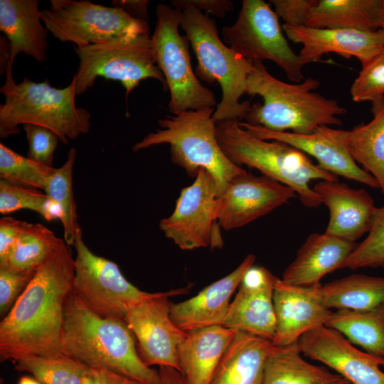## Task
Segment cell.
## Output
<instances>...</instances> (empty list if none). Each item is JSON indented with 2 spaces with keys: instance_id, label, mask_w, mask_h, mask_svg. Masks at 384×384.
Returning a JSON list of instances; mask_svg holds the SVG:
<instances>
[{
  "instance_id": "cell-23",
  "label": "cell",
  "mask_w": 384,
  "mask_h": 384,
  "mask_svg": "<svg viewBox=\"0 0 384 384\" xmlns=\"http://www.w3.org/2000/svg\"><path fill=\"white\" fill-rule=\"evenodd\" d=\"M356 245V242L326 233L311 234L297 251L294 260L284 271L281 280L297 287L317 286L323 277L343 268L345 262Z\"/></svg>"
},
{
  "instance_id": "cell-21",
  "label": "cell",
  "mask_w": 384,
  "mask_h": 384,
  "mask_svg": "<svg viewBox=\"0 0 384 384\" xmlns=\"http://www.w3.org/2000/svg\"><path fill=\"white\" fill-rule=\"evenodd\" d=\"M255 256L247 255L230 273L203 288L183 302L171 304V318L180 329L188 332L213 326H223L230 299L245 272L254 265Z\"/></svg>"
},
{
  "instance_id": "cell-40",
  "label": "cell",
  "mask_w": 384,
  "mask_h": 384,
  "mask_svg": "<svg viewBox=\"0 0 384 384\" xmlns=\"http://www.w3.org/2000/svg\"><path fill=\"white\" fill-rule=\"evenodd\" d=\"M36 270L16 271L0 267V314L5 316L33 278Z\"/></svg>"
},
{
  "instance_id": "cell-10",
  "label": "cell",
  "mask_w": 384,
  "mask_h": 384,
  "mask_svg": "<svg viewBox=\"0 0 384 384\" xmlns=\"http://www.w3.org/2000/svg\"><path fill=\"white\" fill-rule=\"evenodd\" d=\"M41 19L53 37L77 47L149 34L146 21L136 19L119 8L88 0H51L50 6L41 11Z\"/></svg>"
},
{
  "instance_id": "cell-49",
  "label": "cell",
  "mask_w": 384,
  "mask_h": 384,
  "mask_svg": "<svg viewBox=\"0 0 384 384\" xmlns=\"http://www.w3.org/2000/svg\"><path fill=\"white\" fill-rule=\"evenodd\" d=\"M18 384H41L36 378L29 376H21L19 378Z\"/></svg>"
},
{
  "instance_id": "cell-2",
  "label": "cell",
  "mask_w": 384,
  "mask_h": 384,
  "mask_svg": "<svg viewBox=\"0 0 384 384\" xmlns=\"http://www.w3.org/2000/svg\"><path fill=\"white\" fill-rule=\"evenodd\" d=\"M135 337L123 319L102 317L72 292L64 309V356L89 367H102L148 384H160L159 370L139 357Z\"/></svg>"
},
{
  "instance_id": "cell-20",
  "label": "cell",
  "mask_w": 384,
  "mask_h": 384,
  "mask_svg": "<svg viewBox=\"0 0 384 384\" xmlns=\"http://www.w3.org/2000/svg\"><path fill=\"white\" fill-rule=\"evenodd\" d=\"M273 302L276 329L272 343L275 346L297 343L305 333L325 326L333 312L319 302L314 287L293 286L279 278L275 283Z\"/></svg>"
},
{
  "instance_id": "cell-26",
  "label": "cell",
  "mask_w": 384,
  "mask_h": 384,
  "mask_svg": "<svg viewBox=\"0 0 384 384\" xmlns=\"http://www.w3.org/2000/svg\"><path fill=\"white\" fill-rule=\"evenodd\" d=\"M271 341L237 331L210 384H263Z\"/></svg>"
},
{
  "instance_id": "cell-3",
  "label": "cell",
  "mask_w": 384,
  "mask_h": 384,
  "mask_svg": "<svg viewBox=\"0 0 384 384\" xmlns=\"http://www.w3.org/2000/svg\"><path fill=\"white\" fill-rule=\"evenodd\" d=\"M320 85L308 78L299 83H287L272 76L261 60L254 61L247 80L245 93L260 95L263 103L251 105L247 123L274 132L307 134L321 126L341 125L338 115L346 110L335 100L311 92Z\"/></svg>"
},
{
  "instance_id": "cell-31",
  "label": "cell",
  "mask_w": 384,
  "mask_h": 384,
  "mask_svg": "<svg viewBox=\"0 0 384 384\" xmlns=\"http://www.w3.org/2000/svg\"><path fill=\"white\" fill-rule=\"evenodd\" d=\"M325 326L336 330L366 353L384 359V303L367 311H333Z\"/></svg>"
},
{
  "instance_id": "cell-27",
  "label": "cell",
  "mask_w": 384,
  "mask_h": 384,
  "mask_svg": "<svg viewBox=\"0 0 384 384\" xmlns=\"http://www.w3.org/2000/svg\"><path fill=\"white\" fill-rule=\"evenodd\" d=\"M373 119L351 130L341 129L351 156L374 177L384 194V95L372 102Z\"/></svg>"
},
{
  "instance_id": "cell-11",
  "label": "cell",
  "mask_w": 384,
  "mask_h": 384,
  "mask_svg": "<svg viewBox=\"0 0 384 384\" xmlns=\"http://www.w3.org/2000/svg\"><path fill=\"white\" fill-rule=\"evenodd\" d=\"M278 16L262 0H243L236 21L221 30L223 40L243 58L269 60L279 65L292 82L304 80L306 64L289 46Z\"/></svg>"
},
{
  "instance_id": "cell-29",
  "label": "cell",
  "mask_w": 384,
  "mask_h": 384,
  "mask_svg": "<svg viewBox=\"0 0 384 384\" xmlns=\"http://www.w3.org/2000/svg\"><path fill=\"white\" fill-rule=\"evenodd\" d=\"M263 384H350L342 376L311 364L298 344L273 347L265 366Z\"/></svg>"
},
{
  "instance_id": "cell-28",
  "label": "cell",
  "mask_w": 384,
  "mask_h": 384,
  "mask_svg": "<svg viewBox=\"0 0 384 384\" xmlns=\"http://www.w3.org/2000/svg\"><path fill=\"white\" fill-rule=\"evenodd\" d=\"M319 302L337 310L367 311L384 303V277L353 274L314 287Z\"/></svg>"
},
{
  "instance_id": "cell-30",
  "label": "cell",
  "mask_w": 384,
  "mask_h": 384,
  "mask_svg": "<svg viewBox=\"0 0 384 384\" xmlns=\"http://www.w3.org/2000/svg\"><path fill=\"white\" fill-rule=\"evenodd\" d=\"M380 0H319L305 26L321 28H379Z\"/></svg>"
},
{
  "instance_id": "cell-7",
  "label": "cell",
  "mask_w": 384,
  "mask_h": 384,
  "mask_svg": "<svg viewBox=\"0 0 384 384\" xmlns=\"http://www.w3.org/2000/svg\"><path fill=\"white\" fill-rule=\"evenodd\" d=\"M181 26L197 58L196 75L209 84L218 82L222 90L213 120L245 119L251 105L240 100L254 62L226 46L219 38L215 21L193 6L181 10Z\"/></svg>"
},
{
  "instance_id": "cell-46",
  "label": "cell",
  "mask_w": 384,
  "mask_h": 384,
  "mask_svg": "<svg viewBox=\"0 0 384 384\" xmlns=\"http://www.w3.org/2000/svg\"><path fill=\"white\" fill-rule=\"evenodd\" d=\"M160 384H187L182 374L172 367H159Z\"/></svg>"
},
{
  "instance_id": "cell-38",
  "label": "cell",
  "mask_w": 384,
  "mask_h": 384,
  "mask_svg": "<svg viewBox=\"0 0 384 384\" xmlns=\"http://www.w3.org/2000/svg\"><path fill=\"white\" fill-rule=\"evenodd\" d=\"M48 196L37 189L11 185L0 181V213L9 214L28 209L42 215Z\"/></svg>"
},
{
  "instance_id": "cell-5",
  "label": "cell",
  "mask_w": 384,
  "mask_h": 384,
  "mask_svg": "<svg viewBox=\"0 0 384 384\" xmlns=\"http://www.w3.org/2000/svg\"><path fill=\"white\" fill-rule=\"evenodd\" d=\"M239 120L216 122V136L227 157L246 165L290 188L306 207L316 208L319 197L309 187L311 180L338 181V176L314 164L302 151L286 143L257 138L239 125Z\"/></svg>"
},
{
  "instance_id": "cell-14",
  "label": "cell",
  "mask_w": 384,
  "mask_h": 384,
  "mask_svg": "<svg viewBox=\"0 0 384 384\" xmlns=\"http://www.w3.org/2000/svg\"><path fill=\"white\" fill-rule=\"evenodd\" d=\"M191 287L155 292L127 307L124 320L137 341L138 353L146 366L172 367L179 371L178 350L186 332L173 322L169 298L186 294Z\"/></svg>"
},
{
  "instance_id": "cell-18",
  "label": "cell",
  "mask_w": 384,
  "mask_h": 384,
  "mask_svg": "<svg viewBox=\"0 0 384 384\" xmlns=\"http://www.w3.org/2000/svg\"><path fill=\"white\" fill-rule=\"evenodd\" d=\"M277 279L267 268L252 266L240 282L223 326L272 341L276 329L273 295Z\"/></svg>"
},
{
  "instance_id": "cell-16",
  "label": "cell",
  "mask_w": 384,
  "mask_h": 384,
  "mask_svg": "<svg viewBox=\"0 0 384 384\" xmlns=\"http://www.w3.org/2000/svg\"><path fill=\"white\" fill-rule=\"evenodd\" d=\"M297 344L304 356L334 369L350 384H384V359L358 350L335 329L319 326Z\"/></svg>"
},
{
  "instance_id": "cell-43",
  "label": "cell",
  "mask_w": 384,
  "mask_h": 384,
  "mask_svg": "<svg viewBox=\"0 0 384 384\" xmlns=\"http://www.w3.org/2000/svg\"><path fill=\"white\" fill-rule=\"evenodd\" d=\"M171 4L172 7L179 10L193 6L219 18L224 17L234 8L230 0H171Z\"/></svg>"
},
{
  "instance_id": "cell-42",
  "label": "cell",
  "mask_w": 384,
  "mask_h": 384,
  "mask_svg": "<svg viewBox=\"0 0 384 384\" xmlns=\"http://www.w3.org/2000/svg\"><path fill=\"white\" fill-rule=\"evenodd\" d=\"M26 223L9 216L0 219V262L7 257Z\"/></svg>"
},
{
  "instance_id": "cell-8",
  "label": "cell",
  "mask_w": 384,
  "mask_h": 384,
  "mask_svg": "<svg viewBox=\"0 0 384 384\" xmlns=\"http://www.w3.org/2000/svg\"><path fill=\"white\" fill-rule=\"evenodd\" d=\"M156 26L151 36L156 65L164 75L170 92L168 104L173 114L189 110L213 108L214 93L203 86L191 66L189 41L180 34L181 10L159 4Z\"/></svg>"
},
{
  "instance_id": "cell-6",
  "label": "cell",
  "mask_w": 384,
  "mask_h": 384,
  "mask_svg": "<svg viewBox=\"0 0 384 384\" xmlns=\"http://www.w3.org/2000/svg\"><path fill=\"white\" fill-rule=\"evenodd\" d=\"M213 112V108L189 110L159 119L161 129L149 133L132 150L169 144L172 162L192 177L206 169L215 181L219 197L233 178L247 171L233 163L220 146Z\"/></svg>"
},
{
  "instance_id": "cell-19",
  "label": "cell",
  "mask_w": 384,
  "mask_h": 384,
  "mask_svg": "<svg viewBox=\"0 0 384 384\" xmlns=\"http://www.w3.org/2000/svg\"><path fill=\"white\" fill-rule=\"evenodd\" d=\"M282 29L290 41L302 45L299 55L306 64L320 61L329 53L346 58L355 57L364 64L384 47V37L380 30L321 28L287 23Z\"/></svg>"
},
{
  "instance_id": "cell-22",
  "label": "cell",
  "mask_w": 384,
  "mask_h": 384,
  "mask_svg": "<svg viewBox=\"0 0 384 384\" xmlns=\"http://www.w3.org/2000/svg\"><path fill=\"white\" fill-rule=\"evenodd\" d=\"M313 191L329 210L325 233L356 242L368 233L376 207L365 189L352 188L338 181L322 180L314 186Z\"/></svg>"
},
{
  "instance_id": "cell-12",
  "label": "cell",
  "mask_w": 384,
  "mask_h": 384,
  "mask_svg": "<svg viewBox=\"0 0 384 384\" xmlns=\"http://www.w3.org/2000/svg\"><path fill=\"white\" fill-rule=\"evenodd\" d=\"M73 246L76 256L72 292L97 314L124 320L130 304L153 296L129 282L115 262L94 254L85 243L80 226Z\"/></svg>"
},
{
  "instance_id": "cell-39",
  "label": "cell",
  "mask_w": 384,
  "mask_h": 384,
  "mask_svg": "<svg viewBox=\"0 0 384 384\" xmlns=\"http://www.w3.org/2000/svg\"><path fill=\"white\" fill-rule=\"evenodd\" d=\"M28 143L27 157L41 164L53 167L54 154L60 139L46 127L25 124L23 125Z\"/></svg>"
},
{
  "instance_id": "cell-17",
  "label": "cell",
  "mask_w": 384,
  "mask_h": 384,
  "mask_svg": "<svg viewBox=\"0 0 384 384\" xmlns=\"http://www.w3.org/2000/svg\"><path fill=\"white\" fill-rule=\"evenodd\" d=\"M239 125L258 139L279 141L314 157L318 165L336 176H341L372 188H379L373 176L358 166L341 138V129L321 126L307 134L274 132L260 126L239 122Z\"/></svg>"
},
{
  "instance_id": "cell-45",
  "label": "cell",
  "mask_w": 384,
  "mask_h": 384,
  "mask_svg": "<svg viewBox=\"0 0 384 384\" xmlns=\"http://www.w3.org/2000/svg\"><path fill=\"white\" fill-rule=\"evenodd\" d=\"M111 4L113 7L124 10L136 19L148 21L147 0H115L112 1Z\"/></svg>"
},
{
  "instance_id": "cell-4",
  "label": "cell",
  "mask_w": 384,
  "mask_h": 384,
  "mask_svg": "<svg viewBox=\"0 0 384 384\" xmlns=\"http://www.w3.org/2000/svg\"><path fill=\"white\" fill-rule=\"evenodd\" d=\"M0 92V137L19 133L18 125L33 124L53 131L63 144L89 133L90 113L75 104V80L63 88L52 87L48 80L36 82L25 77L15 83L12 73H6Z\"/></svg>"
},
{
  "instance_id": "cell-32",
  "label": "cell",
  "mask_w": 384,
  "mask_h": 384,
  "mask_svg": "<svg viewBox=\"0 0 384 384\" xmlns=\"http://www.w3.org/2000/svg\"><path fill=\"white\" fill-rule=\"evenodd\" d=\"M61 238L40 223L25 224L0 267L16 271L36 270L60 242Z\"/></svg>"
},
{
  "instance_id": "cell-37",
  "label": "cell",
  "mask_w": 384,
  "mask_h": 384,
  "mask_svg": "<svg viewBox=\"0 0 384 384\" xmlns=\"http://www.w3.org/2000/svg\"><path fill=\"white\" fill-rule=\"evenodd\" d=\"M352 100L356 102H373L384 95V47L362 69L351 87Z\"/></svg>"
},
{
  "instance_id": "cell-1",
  "label": "cell",
  "mask_w": 384,
  "mask_h": 384,
  "mask_svg": "<svg viewBox=\"0 0 384 384\" xmlns=\"http://www.w3.org/2000/svg\"><path fill=\"white\" fill-rule=\"evenodd\" d=\"M74 277L72 250L61 239L0 322L1 362L32 356H65L64 309Z\"/></svg>"
},
{
  "instance_id": "cell-13",
  "label": "cell",
  "mask_w": 384,
  "mask_h": 384,
  "mask_svg": "<svg viewBox=\"0 0 384 384\" xmlns=\"http://www.w3.org/2000/svg\"><path fill=\"white\" fill-rule=\"evenodd\" d=\"M195 178L181 189L173 213L161 220L159 228L181 250L220 248L223 242L215 213V181L203 169Z\"/></svg>"
},
{
  "instance_id": "cell-48",
  "label": "cell",
  "mask_w": 384,
  "mask_h": 384,
  "mask_svg": "<svg viewBox=\"0 0 384 384\" xmlns=\"http://www.w3.org/2000/svg\"><path fill=\"white\" fill-rule=\"evenodd\" d=\"M378 18H379V30L382 32L384 37V0H380Z\"/></svg>"
},
{
  "instance_id": "cell-41",
  "label": "cell",
  "mask_w": 384,
  "mask_h": 384,
  "mask_svg": "<svg viewBox=\"0 0 384 384\" xmlns=\"http://www.w3.org/2000/svg\"><path fill=\"white\" fill-rule=\"evenodd\" d=\"M317 1L314 0H271L276 14L285 23L292 26H305L312 7Z\"/></svg>"
},
{
  "instance_id": "cell-9",
  "label": "cell",
  "mask_w": 384,
  "mask_h": 384,
  "mask_svg": "<svg viewBox=\"0 0 384 384\" xmlns=\"http://www.w3.org/2000/svg\"><path fill=\"white\" fill-rule=\"evenodd\" d=\"M80 65L73 76L77 95L86 92L97 78L117 80L129 93L148 78L160 81L167 88L163 73L155 60L149 34L128 36L75 47Z\"/></svg>"
},
{
  "instance_id": "cell-47",
  "label": "cell",
  "mask_w": 384,
  "mask_h": 384,
  "mask_svg": "<svg viewBox=\"0 0 384 384\" xmlns=\"http://www.w3.org/2000/svg\"><path fill=\"white\" fill-rule=\"evenodd\" d=\"M0 72L1 75L6 73L7 65L11 58V46L6 36L0 38Z\"/></svg>"
},
{
  "instance_id": "cell-34",
  "label": "cell",
  "mask_w": 384,
  "mask_h": 384,
  "mask_svg": "<svg viewBox=\"0 0 384 384\" xmlns=\"http://www.w3.org/2000/svg\"><path fill=\"white\" fill-rule=\"evenodd\" d=\"M76 155V149L71 148L66 161L60 167L55 169L44 191L62 209L63 217L60 221L63 228L64 240L70 246L74 245L76 231L80 226L77 220V208L73 189V173Z\"/></svg>"
},
{
  "instance_id": "cell-15",
  "label": "cell",
  "mask_w": 384,
  "mask_h": 384,
  "mask_svg": "<svg viewBox=\"0 0 384 384\" xmlns=\"http://www.w3.org/2000/svg\"><path fill=\"white\" fill-rule=\"evenodd\" d=\"M295 193L270 177L246 171L233 178L217 198L218 223L225 230L245 226L296 197Z\"/></svg>"
},
{
  "instance_id": "cell-25",
  "label": "cell",
  "mask_w": 384,
  "mask_h": 384,
  "mask_svg": "<svg viewBox=\"0 0 384 384\" xmlns=\"http://www.w3.org/2000/svg\"><path fill=\"white\" fill-rule=\"evenodd\" d=\"M237 331L213 326L186 332L178 350L179 371L187 384H210Z\"/></svg>"
},
{
  "instance_id": "cell-24",
  "label": "cell",
  "mask_w": 384,
  "mask_h": 384,
  "mask_svg": "<svg viewBox=\"0 0 384 384\" xmlns=\"http://www.w3.org/2000/svg\"><path fill=\"white\" fill-rule=\"evenodd\" d=\"M41 21L39 1L0 0V30L11 46V58L6 71H12L19 53L39 63L45 61L49 31Z\"/></svg>"
},
{
  "instance_id": "cell-33",
  "label": "cell",
  "mask_w": 384,
  "mask_h": 384,
  "mask_svg": "<svg viewBox=\"0 0 384 384\" xmlns=\"http://www.w3.org/2000/svg\"><path fill=\"white\" fill-rule=\"evenodd\" d=\"M14 368L33 375L41 384H83L90 367L66 356H32L15 361Z\"/></svg>"
},
{
  "instance_id": "cell-44",
  "label": "cell",
  "mask_w": 384,
  "mask_h": 384,
  "mask_svg": "<svg viewBox=\"0 0 384 384\" xmlns=\"http://www.w3.org/2000/svg\"><path fill=\"white\" fill-rule=\"evenodd\" d=\"M83 384H148L102 367H90Z\"/></svg>"
},
{
  "instance_id": "cell-36",
  "label": "cell",
  "mask_w": 384,
  "mask_h": 384,
  "mask_svg": "<svg viewBox=\"0 0 384 384\" xmlns=\"http://www.w3.org/2000/svg\"><path fill=\"white\" fill-rule=\"evenodd\" d=\"M345 267H384V205L376 208L368 235L351 253Z\"/></svg>"
},
{
  "instance_id": "cell-35",
  "label": "cell",
  "mask_w": 384,
  "mask_h": 384,
  "mask_svg": "<svg viewBox=\"0 0 384 384\" xmlns=\"http://www.w3.org/2000/svg\"><path fill=\"white\" fill-rule=\"evenodd\" d=\"M55 169L20 155L0 143L1 180L14 186L45 191Z\"/></svg>"
}]
</instances>
